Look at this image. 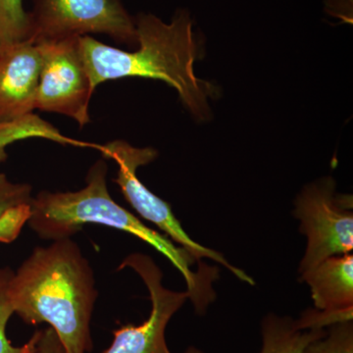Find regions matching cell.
I'll use <instances>...</instances> for the list:
<instances>
[{
	"label": "cell",
	"instance_id": "obj_14",
	"mask_svg": "<svg viewBox=\"0 0 353 353\" xmlns=\"http://www.w3.org/2000/svg\"><path fill=\"white\" fill-rule=\"evenodd\" d=\"M30 34L29 13L23 0H0V52L29 41Z\"/></svg>",
	"mask_w": 353,
	"mask_h": 353
},
{
	"label": "cell",
	"instance_id": "obj_8",
	"mask_svg": "<svg viewBox=\"0 0 353 353\" xmlns=\"http://www.w3.org/2000/svg\"><path fill=\"white\" fill-rule=\"evenodd\" d=\"M136 272L150 292L152 311L141 325H123L113 332L112 343L102 353H172L165 340V330L171 318L190 299L188 292H174L162 284L163 274L152 257L132 253L120 264L119 270ZM183 353H204L190 347Z\"/></svg>",
	"mask_w": 353,
	"mask_h": 353
},
{
	"label": "cell",
	"instance_id": "obj_6",
	"mask_svg": "<svg viewBox=\"0 0 353 353\" xmlns=\"http://www.w3.org/2000/svg\"><path fill=\"white\" fill-rule=\"evenodd\" d=\"M294 215L307 239L299 274L323 260L352 252V196L336 194V183L331 176L309 183L301 190Z\"/></svg>",
	"mask_w": 353,
	"mask_h": 353
},
{
	"label": "cell",
	"instance_id": "obj_13",
	"mask_svg": "<svg viewBox=\"0 0 353 353\" xmlns=\"http://www.w3.org/2000/svg\"><path fill=\"white\" fill-rule=\"evenodd\" d=\"M39 138L54 141L60 145L79 146V148L101 150V145L77 141L64 136L50 123L39 118L36 114L30 113L16 119L0 122V163L6 161V148L16 141Z\"/></svg>",
	"mask_w": 353,
	"mask_h": 353
},
{
	"label": "cell",
	"instance_id": "obj_16",
	"mask_svg": "<svg viewBox=\"0 0 353 353\" xmlns=\"http://www.w3.org/2000/svg\"><path fill=\"white\" fill-rule=\"evenodd\" d=\"M303 353H353V323H338L321 338L309 343Z\"/></svg>",
	"mask_w": 353,
	"mask_h": 353
},
{
	"label": "cell",
	"instance_id": "obj_4",
	"mask_svg": "<svg viewBox=\"0 0 353 353\" xmlns=\"http://www.w3.org/2000/svg\"><path fill=\"white\" fill-rule=\"evenodd\" d=\"M99 152L104 159H112L117 164V176L114 182L141 218L159 228L167 238L187 250L196 263L201 264L203 259H211L232 272L239 280L255 285L252 277L230 263L220 252L192 240L174 215L170 204L150 192L139 181L137 171L139 167L150 164L157 157V150L152 148H134L125 141H113L101 145Z\"/></svg>",
	"mask_w": 353,
	"mask_h": 353
},
{
	"label": "cell",
	"instance_id": "obj_7",
	"mask_svg": "<svg viewBox=\"0 0 353 353\" xmlns=\"http://www.w3.org/2000/svg\"><path fill=\"white\" fill-rule=\"evenodd\" d=\"M80 37L34 43L41 57V71L34 108L61 114L81 128L90 122L92 85L81 51Z\"/></svg>",
	"mask_w": 353,
	"mask_h": 353
},
{
	"label": "cell",
	"instance_id": "obj_5",
	"mask_svg": "<svg viewBox=\"0 0 353 353\" xmlns=\"http://www.w3.org/2000/svg\"><path fill=\"white\" fill-rule=\"evenodd\" d=\"M29 19L32 43L71 37L106 34L134 46L136 25L122 0H34Z\"/></svg>",
	"mask_w": 353,
	"mask_h": 353
},
{
	"label": "cell",
	"instance_id": "obj_1",
	"mask_svg": "<svg viewBox=\"0 0 353 353\" xmlns=\"http://www.w3.org/2000/svg\"><path fill=\"white\" fill-rule=\"evenodd\" d=\"M7 294L14 313L26 324L50 325L65 352H90L97 290L92 266L71 238L34 248L13 272Z\"/></svg>",
	"mask_w": 353,
	"mask_h": 353
},
{
	"label": "cell",
	"instance_id": "obj_10",
	"mask_svg": "<svg viewBox=\"0 0 353 353\" xmlns=\"http://www.w3.org/2000/svg\"><path fill=\"white\" fill-rule=\"evenodd\" d=\"M310 289L315 309L328 312H353V255L323 260L301 274Z\"/></svg>",
	"mask_w": 353,
	"mask_h": 353
},
{
	"label": "cell",
	"instance_id": "obj_9",
	"mask_svg": "<svg viewBox=\"0 0 353 353\" xmlns=\"http://www.w3.org/2000/svg\"><path fill=\"white\" fill-rule=\"evenodd\" d=\"M39 71L38 46L30 39L0 52V122L36 110Z\"/></svg>",
	"mask_w": 353,
	"mask_h": 353
},
{
	"label": "cell",
	"instance_id": "obj_15",
	"mask_svg": "<svg viewBox=\"0 0 353 353\" xmlns=\"http://www.w3.org/2000/svg\"><path fill=\"white\" fill-rule=\"evenodd\" d=\"M12 273L10 269H0V353H32L38 341V331L22 347H15L7 338V324L14 314L13 307L7 294L9 280Z\"/></svg>",
	"mask_w": 353,
	"mask_h": 353
},
{
	"label": "cell",
	"instance_id": "obj_2",
	"mask_svg": "<svg viewBox=\"0 0 353 353\" xmlns=\"http://www.w3.org/2000/svg\"><path fill=\"white\" fill-rule=\"evenodd\" d=\"M108 164L95 162L87 175V183L77 192L43 190L32 197L29 225L43 240L71 238L87 224L102 225L120 230L145 241L164 255L182 274L190 301L199 315H203L215 301L213 283L219 277L217 267L199 265L187 250L176 245L165 234L146 226L138 217L114 201L108 192Z\"/></svg>",
	"mask_w": 353,
	"mask_h": 353
},
{
	"label": "cell",
	"instance_id": "obj_12",
	"mask_svg": "<svg viewBox=\"0 0 353 353\" xmlns=\"http://www.w3.org/2000/svg\"><path fill=\"white\" fill-rule=\"evenodd\" d=\"M326 330H299L288 316L270 313L261 322L262 347L259 353H303L311 341L321 338Z\"/></svg>",
	"mask_w": 353,
	"mask_h": 353
},
{
	"label": "cell",
	"instance_id": "obj_3",
	"mask_svg": "<svg viewBox=\"0 0 353 353\" xmlns=\"http://www.w3.org/2000/svg\"><path fill=\"white\" fill-rule=\"evenodd\" d=\"M136 51L113 48L92 38H79L83 61L95 90L102 83L124 78L154 79L175 88L183 105L199 120L210 116L212 85L197 78L194 65L197 43L190 14L180 10L170 24L152 14L134 19Z\"/></svg>",
	"mask_w": 353,
	"mask_h": 353
},
{
	"label": "cell",
	"instance_id": "obj_17",
	"mask_svg": "<svg viewBox=\"0 0 353 353\" xmlns=\"http://www.w3.org/2000/svg\"><path fill=\"white\" fill-rule=\"evenodd\" d=\"M32 353H66L57 333L52 329L46 328L38 331V341Z\"/></svg>",
	"mask_w": 353,
	"mask_h": 353
},
{
	"label": "cell",
	"instance_id": "obj_11",
	"mask_svg": "<svg viewBox=\"0 0 353 353\" xmlns=\"http://www.w3.org/2000/svg\"><path fill=\"white\" fill-rule=\"evenodd\" d=\"M32 187L11 182L0 173V243H10L19 236L32 215Z\"/></svg>",
	"mask_w": 353,
	"mask_h": 353
}]
</instances>
